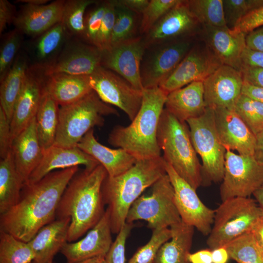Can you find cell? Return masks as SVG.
I'll return each mask as SVG.
<instances>
[{
	"label": "cell",
	"mask_w": 263,
	"mask_h": 263,
	"mask_svg": "<svg viewBox=\"0 0 263 263\" xmlns=\"http://www.w3.org/2000/svg\"><path fill=\"white\" fill-rule=\"evenodd\" d=\"M78 170V166L56 170L24 185L18 202L0 215V231L29 242L41 228L55 220L63 193Z\"/></svg>",
	"instance_id": "cell-1"
},
{
	"label": "cell",
	"mask_w": 263,
	"mask_h": 263,
	"mask_svg": "<svg viewBox=\"0 0 263 263\" xmlns=\"http://www.w3.org/2000/svg\"><path fill=\"white\" fill-rule=\"evenodd\" d=\"M100 164L78 171L70 181L59 201L56 219L70 218L68 242H74L92 229L106 210L102 187L107 176Z\"/></svg>",
	"instance_id": "cell-2"
},
{
	"label": "cell",
	"mask_w": 263,
	"mask_h": 263,
	"mask_svg": "<svg viewBox=\"0 0 263 263\" xmlns=\"http://www.w3.org/2000/svg\"><path fill=\"white\" fill-rule=\"evenodd\" d=\"M142 92L140 108L131 123L114 126L108 137L109 144L124 150L136 160L161 156L157 130L168 94L159 87Z\"/></svg>",
	"instance_id": "cell-3"
},
{
	"label": "cell",
	"mask_w": 263,
	"mask_h": 263,
	"mask_svg": "<svg viewBox=\"0 0 263 263\" xmlns=\"http://www.w3.org/2000/svg\"><path fill=\"white\" fill-rule=\"evenodd\" d=\"M162 156L137 160L125 172L114 177L107 175L102 192L110 210L112 232L118 234L126 223L128 212L142 192L166 174Z\"/></svg>",
	"instance_id": "cell-4"
},
{
	"label": "cell",
	"mask_w": 263,
	"mask_h": 263,
	"mask_svg": "<svg viewBox=\"0 0 263 263\" xmlns=\"http://www.w3.org/2000/svg\"><path fill=\"white\" fill-rule=\"evenodd\" d=\"M164 109L157 130V142L162 156L175 171L196 190L202 185V165L193 146L189 129Z\"/></svg>",
	"instance_id": "cell-5"
},
{
	"label": "cell",
	"mask_w": 263,
	"mask_h": 263,
	"mask_svg": "<svg viewBox=\"0 0 263 263\" xmlns=\"http://www.w3.org/2000/svg\"><path fill=\"white\" fill-rule=\"evenodd\" d=\"M119 115L117 110L103 102L92 90L79 100L59 108L58 123L53 146H77L83 137L94 127H101L104 117Z\"/></svg>",
	"instance_id": "cell-6"
},
{
	"label": "cell",
	"mask_w": 263,
	"mask_h": 263,
	"mask_svg": "<svg viewBox=\"0 0 263 263\" xmlns=\"http://www.w3.org/2000/svg\"><path fill=\"white\" fill-rule=\"evenodd\" d=\"M263 217V210L255 199L234 197L222 201L215 210L213 223L207 244L210 250L224 246L251 232Z\"/></svg>",
	"instance_id": "cell-7"
},
{
	"label": "cell",
	"mask_w": 263,
	"mask_h": 263,
	"mask_svg": "<svg viewBox=\"0 0 263 263\" xmlns=\"http://www.w3.org/2000/svg\"><path fill=\"white\" fill-rule=\"evenodd\" d=\"M191 140L202 160V184L222 181L226 150L218 135L214 109L207 107L201 116L188 120Z\"/></svg>",
	"instance_id": "cell-8"
},
{
	"label": "cell",
	"mask_w": 263,
	"mask_h": 263,
	"mask_svg": "<svg viewBox=\"0 0 263 263\" xmlns=\"http://www.w3.org/2000/svg\"><path fill=\"white\" fill-rule=\"evenodd\" d=\"M143 220L152 229L168 228L182 221L174 201V191L166 173L152 186L150 195L140 196L131 206L126 222Z\"/></svg>",
	"instance_id": "cell-9"
},
{
	"label": "cell",
	"mask_w": 263,
	"mask_h": 263,
	"mask_svg": "<svg viewBox=\"0 0 263 263\" xmlns=\"http://www.w3.org/2000/svg\"><path fill=\"white\" fill-rule=\"evenodd\" d=\"M263 185V166L253 155L236 154L226 150L220 187L222 202L234 197H250Z\"/></svg>",
	"instance_id": "cell-10"
},
{
	"label": "cell",
	"mask_w": 263,
	"mask_h": 263,
	"mask_svg": "<svg viewBox=\"0 0 263 263\" xmlns=\"http://www.w3.org/2000/svg\"><path fill=\"white\" fill-rule=\"evenodd\" d=\"M89 79L92 90L103 102L119 108L131 121L133 120L141 105L143 91L102 66L89 75Z\"/></svg>",
	"instance_id": "cell-11"
},
{
	"label": "cell",
	"mask_w": 263,
	"mask_h": 263,
	"mask_svg": "<svg viewBox=\"0 0 263 263\" xmlns=\"http://www.w3.org/2000/svg\"><path fill=\"white\" fill-rule=\"evenodd\" d=\"M187 39H180L152 46L144 55L141 77L144 89L159 87L176 68L193 46Z\"/></svg>",
	"instance_id": "cell-12"
},
{
	"label": "cell",
	"mask_w": 263,
	"mask_h": 263,
	"mask_svg": "<svg viewBox=\"0 0 263 263\" xmlns=\"http://www.w3.org/2000/svg\"><path fill=\"white\" fill-rule=\"evenodd\" d=\"M165 169L174 189L175 204L182 221L208 236L213 223L215 210L207 207L197 195L196 190L166 162Z\"/></svg>",
	"instance_id": "cell-13"
},
{
	"label": "cell",
	"mask_w": 263,
	"mask_h": 263,
	"mask_svg": "<svg viewBox=\"0 0 263 263\" xmlns=\"http://www.w3.org/2000/svg\"><path fill=\"white\" fill-rule=\"evenodd\" d=\"M101 58L102 50L79 38H71L51 64L38 68L45 75L63 73L89 75L101 66Z\"/></svg>",
	"instance_id": "cell-14"
},
{
	"label": "cell",
	"mask_w": 263,
	"mask_h": 263,
	"mask_svg": "<svg viewBox=\"0 0 263 263\" xmlns=\"http://www.w3.org/2000/svg\"><path fill=\"white\" fill-rule=\"evenodd\" d=\"M146 49L144 39L140 37L112 45L102 51L101 66L116 73L135 88L143 91L141 65Z\"/></svg>",
	"instance_id": "cell-15"
},
{
	"label": "cell",
	"mask_w": 263,
	"mask_h": 263,
	"mask_svg": "<svg viewBox=\"0 0 263 263\" xmlns=\"http://www.w3.org/2000/svg\"><path fill=\"white\" fill-rule=\"evenodd\" d=\"M223 65L205 44L193 46L176 68L159 87L168 94L195 81H204Z\"/></svg>",
	"instance_id": "cell-16"
},
{
	"label": "cell",
	"mask_w": 263,
	"mask_h": 263,
	"mask_svg": "<svg viewBox=\"0 0 263 263\" xmlns=\"http://www.w3.org/2000/svg\"><path fill=\"white\" fill-rule=\"evenodd\" d=\"M43 80L42 71L30 65L10 121L13 141L36 116L44 93Z\"/></svg>",
	"instance_id": "cell-17"
},
{
	"label": "cell",
	"mask_w": 263,
	"mask_h": 263,
	"mask_svg": "<svg viewBox=\"0 0 263 263\" xmlns=\"http://www.w3.org/2000/svg\"><path fill=\"white\" fill-rule=\"evenodd\" d=\"M243 82L241 71L221 65L203 81L206 106L233 110L242 94Z\"/></svg>",
	"instance_id": "cell-18"
},
{
	"label": "cell",
	"mask_w": 263,
	"mask_h": 263,
	"mask_svg": "<svg viewBox=\"0 0 263 263\" xmlns=\"http://www.w3.org/2000/svg\"><path fill=\"white\" fill-rule=\"evenodd\" d=\"M109 208L99 221L80 240L67 242L60 250L67 263H77L97 256H105L112 243Z\"/></svg>",
	"instance_id": "cell-19"
},
{
	"label": "cell",
	"mask_w": 263,
	"mask_h": 263,
	"mask_svg": "<svg viewBox=\"0 0 263 263\" xmlns=\"http://www.w3.org/2000/svg\"><path fill=\"white\" fill-rule=\"evenodd\" d=\"M199 24L187 0H179L146 34V48L187 36Z\"/></svg>",
	"instance_id": "cell-20"
},
{
	"label": "cell",
	"mask_w": 263,
	"mask_h": 263,
	"mask_svg": "<svg viewBox=\"0 0 263 263\" xmlns=\"http://www.w3.org/2000/svg\"><path fill=\"white\" fill-rule=\"evenodd\" d=\"M214 110L216 131L225 150L253 155L256 136L242 119L233 110L222 108Z\"/></svg>",
	"instance_id": "cell-21"
},
{
	"label": "cell",
	"mask_w": 263,
	"mask_h": 263,
	"mask_svg": "<svg viewBox=\"0 0 263 263\" xmlns=\"http://www.w3.org/2000/svg\"><path fill=\"white\" fill-rule=\"evenodd\" d=\"M65 2L57 0L41 5L24 4L17 11L13 23L15 28L23 35L39 36L61 21Z\"/></svg>",
	"instance_id": "cell-22"
},
{
	"label": "cell",
	"mask_w": 263,
	"mask_h": 263,
	"mask_svg": "<svg viewBox=\"0 0 263 263\" xmlns=\"http://www.w3.org/2000/svg\"><path fill=\"white\" fill-rule=\"evenodd\" d=\"M206 45L223 64L239 71L246 35L225 27L203 26Z\"/></svg>",
	"instance_id": "cell-23"
},
{
	"label": "cell",
	"mask_w": 263,
	"mask_h": 263,
	"mask_svg": "<svg viewBox=\"0 0 263 263\" xmlns=\"http://www.w3.org/2000/svg\"><path fill=\"white\" fill-rule=\"evenodd\" d=\"M99 164L95 159L77 147L68 148L53 146L44 151L40 162L25 185L36 182L56 169L79 165L84 166L86 169H93Z\"/></svg>",
	"instance_id": "cell-24"
},
{
	"label": "cell",
	"mask_w": 263,
	"mask_h": 263,
	"mask_svg": "<svg viewBox=\"0 0 263 263\" xmlns=\"http://www.w3.org/2000/svg\"><path fill=\"white\" fill-rule=\"evenodd\" d=\"M36 117V116H35ZM35 117L13 141L11 151L23 185L40 162L44 151L38 136Z\"/></svg>",
	"instance_id": "cell-25"
},
{
	"label": "cell",
	"mask_w": 263,
	"mask_h": 263,
	"mask_svg": "<svg viewBox=\"0 0 263 263\" xmlns=\"http://www.w3.org/2000/svg\"><path fill=\"white\" fill-rule=\"evenodd\" d=\"M70 218L56 219L41 228L28 242L35 254L32 263H49L68 242Z\"/></svg>",
	"instance_id": "cell-26"
},
{
	"label": "cell",
	"mask_w": 263,
	"mask_h": 263,
	"mask_svg": "<svg viewBox=\"0 0 263 263\" xmlns=\"http://www.w3.org/2000/svg\"><path fill=\"white\" fill-rule=\"evenodd\" d=\"M76 147L95 159L105 168L110 177L125 172L137 160L122 149H113L100 144L94 136V129L83 137Z\"/></svg>",
	"instance_id": "cell-27"
},
{
	"label": "cell",
	"mask_w": 263,
	"mask_h": 263,
	"mask_svg": "<svg viewBox=\"0 0 263 263\" xmlns=\"http://www.w3.org/2000/svg\"><path fill=\"white\" fill-rule=\"evenodd\" d=\"M165 107L182 122L201 116L207 108L203 82H193L169 93Z\"/></svg>",
	"instance_id": "cell-28"
},
{
	"label": "cell",
	"mask_w": 263,
	"mask_h": 263,
	"mask_svg": "<svg viewBox=\"0 0 263 263\" xmlns=\"http://www.w3.org/2000/svg\"><path fill=\"white\" fill-rule=\"evenodd\" d=\"M43 75L44 91L60 106L74 103L93 90L89 75L63 73Z\"/></svg>",
	"instance_id": "cell-29"
},
{
	"label": "cell",
	"mask_w": 263,
	"mask_h": 263,
	"mask_svg": "<svg viewBox=\"0 0 263 263\" xmlns=\"http://www.w3.org/2000/svg\"><path fill=\"white\" fill-rule=\"evenodd\" d=\"M70 37L60 21L39 36L33 38L27 53L30 65L43 68L57 56Z\"/></svg>",
	"instance_id": "cell-30"
},
{
	"label": "cell",
	"mask_w": 263,
	"mask_h": 263,
	"mask_svg": "<svg viewBox=\"0 0 263 263\" xmlns=\"http://www.w3.org/2000/svg\"><path fill=\"white\" fill-rule=\"evenodd\" d=\"M169 228L171 237L161 246L152 263H190L194 227L181 221Z\"/></svg>",
	"instance_id": "cell-31"
},
{
	"label": "cell",
	"mask_w": 263,
	"mask_h": 263,
	"mask_svg": "<svg viewBox=\"0 0 263 263\" xmlns=\"http://www.w3.org/2000/svg\"><path fill=\"white\" fill-rule=\"evenodd\" d=\"M29 65L30 60L27 52L20 50L10 70L0 82V106L10 122Z\"/></svg>",
	"instance_id": "cell-32"
},
{
	"label": "cell",
	"mask_w": 263,
	"mask_h": 263,
	"mask_svg": "<svg viewBox=\"0 0 263 263\" xmlns=\"http://www.w3.org/2000/svg\"><path fill=\"white\" fill-rule=\"evenodd\" d=\"M23 183L15 165L12 151L0 161V215L19 201Z\"/></svg>",
	"instance_id": "cell-33"
},
{
	"label": "cell",
	"mask_w": 263,
	"mask_h": 263,
	"mask_svg": "<svg viewBox=\"0 0 263 263\" xmlns=\"http://www.w3.org/2000/svg\"><path fill=\"white\" fill-rule=\"evenodd\" d=\"M58 114V104L44 91L35 117L37 131L43 151L54 144Z\"/></svg>",
	"instance_id": "cell-34"
},
{
	"label": "cell",
	"mask_w": 263,
	"mask_h": 263,
	"mask_svg": "<svg viewBox=\"0 0 263 263\" xmlns=\"http://www.w3.org/2000/svg\"><path fill=\"white\" fill-rule=\"evenodd\" d=\"M224 247L229 258L238 263H263V250L253 233H246Z\"/></svg>",
	"instance_id": "cell-35"
},
{
	"label": "cell",
	"mask_w": 263,
	"mask_h": 263,
	"mask_svg": "<svg viewBox=\"0 0 263 263\" xmlns=\"http://www.w3.org/2000/svg\"><path fill=\"white\" fill-rule=\"evenodd\" d=\"M34 258L28 242L0 231V263H32Z\"/></svg>",
	"instance_id": "cell-36"
},
{
	"label": "cell",
	"mask_w": 263,
	"mask_h": 263,
	"mask_svg": "<svg viewBox=\"0 0 263 263\" xmlns=\"http://www.w3.org/2000/svg\"><path fill=\"white\" fill-rule=\"evenodd\" d=\"M188 8L203 26L225 27L223 0H187Z\"/></svg>",
	"instance_id": "cell-37"
},
{
	"label": "cell",
	"mask_w": 263,
	"mask_h": 263,
	"mask_svg": "<svg viewBox=\"0 0 263 263\" xmlns=\"http://www.w3.org/2000/svg\"><path fill=\"white\" fill-rule=\"evenodd\" d=\"M97 2L94 0H65L61 22L71 38L81 39L87 8Z\"/></svg>",
	"instance_id": "cell-38"
},
{
	"label": "cell",
	"mask_w": 263,
	"mask_h": 263,
	"mask_svg": "<svg viewBox=\"0 0 263 263\" xmlns=\"http://www.w3.org/2000/svg\"><path fill=\"white\" fill-rule=\"evenodd\" d=\"M233 111L255 136L263 130V103L241 94Z\"/></svg>",
	"instance_id": "cell-39"
},
{
	"label": "cell",
	"mask_w": 263,
	"mask_h": 263,
	"mask_svg": "<svg viewBox=\"0 0 263 263\" xmlns=\"http://www.w3.org/2000/svg\"><path fill=\"white\" fill-rule=\"evenodd\" d=\"M23 35L15 28L1 37L0 47V82L5 77L20 51Z\"/></svg>",
	"instance_id": "cell-40"
},
{
	"label": "cell",
	"mask_w": 263,
	"mask_h": 263,
	"mask_svg": "<svg viewBox=\"0 0 263 263\" xmlns=\"http://www.w3.org/2000/svg\"><path fill=\"white\" fill-rule=\"evenodd\" d=\"M171 235L169 227L152 230L149 241L138 249L128 263H152L161 246L171 238Z\"/></svg>",
	"instance_id": "cell-41"
},
{
	"label": "cell",
	"mask_w": 263,
	"mask_h": 263,
	"mask_svg": "<svg viewBox=\"0 0 263 263\" xmlns=\"http://www.w3.org/2000/svg\"><path fill=\"white\" fill-rule=\"evenodd\" d=\"M115 7L116 18L110 46L134 37L136 26V13L124 7Z\"/></svg>",
	"instance_id": "cell-42"
},
{
	"label": "cell",
	"mask_w": 263,
	"mask_h": 263,
	"mask_svg": "<svg viewBox=\"0 0 263 263\" xmlns=\"http://www.w3.org/2000/svg\"><path fill=\"white\" fill-rule=\"evenodd\" d=\"M226 26L233 29L238 21L250 12L263 6V0H223Z\"/></svg>",
	"instance_id": "cell-43"
},
{
	"label": "cell",
	"mask_w": 263,
	"mask_h": 263,
	"mask_svg": "<svg viewBox=\"0 0 263 263\" xmlns=\"http://www.w3.org/2000/svg\"><path fill=\"white\" fill-rule=\"evenodd\" d=\"M179 0H151L143 12L140 26L142 34H147L152 27Z\"/></svg>",
	"instance_id": "cell-44"
},
{
	"label": "cell",
	"mask_w": 263,
	"mask_h": 263,
	"mask_svg": "<svg viewBox=\"0 0 263 263\" xmlns=\"http://www.w3.org/2000/svg\"><path fill=\"white\" fill-rule=\"evenodd\" d=\"M107 6V1H104L85 14L84 28L81 40L94 45Z\"/></svg>",
	"instance_id": "cell-45"
},
{
	"label": "cell",
	"mask_w": 263,
	"mask_h": 263,
	"mask_svg": "<svg viewBox=\"0 0 263 263\" xmlns=\"http://www.w3.org/2000/svg\"><path fill=\"white\" fill-rule=\"evenodd\" d=\"M115 18V7L111 0H107L106 11L94 45L102 51L110 47Z\"/></svg>",
	"instance_id": "cell-46"
},
{
	"label": "cell",
	"mask_w": 263,
	"mask_h": 263,
	"mask_svg": "<svg viewBox=\"0 0 263 263\" xmlns=\"http://www.w3.org/2000/svg\"><path fill=\"white\" fill-rule=\"evenodd\" d=\"M133 226L127 222L123 225L105 256L106 263H125L126 242Z\"/></svg>",
	"instance_id": "cell-47"
},
{
	"label": "cell",
	"mask_w": 263,
	"mask_h": 263,
	"mask_svg": "<svg viewBox=\"0 0 263 263\" xmlns=\"http://www.w3.org/2000/svg\"><path fill=\"white\" fill-rule=\"evenodd\" d=\"M263 26V6L252 11L242 18L233 30L245 35Z\"/></svg>",
	"instance_id": "cell-48"
},
{
	"label": "cell",
	"mask_w": 263,
	"mask_h": 263,
	"mask_svg": "<svg viewBox=\"0 0 263 263\" xmlns=\"http://www.w3.org/2000/svg\"><path fill=\"white\" fill-rule=\"evenodd\" d=\"M12 138L10 122L0 106V156L3 159L11 151Z\"/></svg>",
	"instance_id": "cell-49"
},
{
	"label": "cell",
	"mask_w": 263,
	"mask_h": 263,
	"mask_svg": "<svg viewBox=\"0 0 263 263\" xmlns=\"http://www.w3.org/2000/svg\"><path fill=\"white\" fill-rule=\"evenodd\" d=\"M17 10L16 7L7 0H0V33L13 24L16 18Z\"/></svg>",
	"instance_id": "cell-50"
},
{
	"label": "cell",
	"mask_w": 263,
	"mask_h": 263,
	"mask_svg": "<svg viewBox=\"0 0 263 263\" xmlns=\"http://www.w3.org/2000/svg\"><path fill=\"white\" fill-rule=\"evenodd\" d=\"M241 69L244 67L263 69V52L245 47L241 58Z\"/></svg>",
	"instance_id": "cell-51"
},
{
	"label": "cell",
	"mask_w": 263,
	"mask_h": 263,
	"mask_svg": "<svg viewBox=\"0 0 263 263\" xmlns=\"http://www.w3.org/2000/svg\"><path fill=\"white\" fill-rule=\"evenodd\" d=\"M245 43L247 48L263 52V26L246 34Z\"/></svg>",
	"instance_id": "cell-52"
},
{
	"label": "cell",
	"mask_w": 263,
	"mask_h": 263,
	"mask_svg": "<svg viewBox=\"0 0 263 263\" xmlns=\"http://www.w3.org/2000/svg\"><path fill=\"white\" fill-rule=\"evenodd\" d=\"M244 80L263 88V69L244 67L241 70Z\"/></svg>",
	"instance_id": "cell-53"
},
{
	"label": "cell",
	"mask_w": 263,
	"mask_h": 263,
	"mask_svg": "<svg viewBox=\"0 0 263 263\" xmlns=\"http://www.w3.org/2000/svg\"><path fill=\"white\" fill-rule=\"evenodd\" d=\"M150 0H113V3L116 6L126 8L136 14L143 12Z\"/></svg>",
	"instance_id": "cell-54"
},
{
	"label": "cell",
	"mask_w": 263,
	"mask_h": 263,
	"mask_svg": "<svg viewBox=\"0 0 263 263\" xmlns=\"http://www.w3.org/2000/svg\"><path fill=\"white\" fill-rule=\"evenodd\" d=\"M242 94L263 103V88L244 80Z\"/></svg>",
	"instance_id": "cell-55"
},
{
	"label": "cell",
	"mask_w": 263,
	"mask_h": 263,
	"mask_svg": "<svg viewBox=\"0 0 263 263\" xmlns=\"http://www.w3.org/2000/svg\"><path fill=\"white\" fill-rule=\"evenodd\" d=\"M190 263H212V251L209 249H203L188 256Z\"/></svg>",
	"instance_id": "cell-56"
},
{
	"label": "cell",
	"mask_w": 263,
	"mask_h": 263,
	"mask_svg": "<svg viewBox=\"0 0 263 263\" xmlns=\"http://www.w3.org/2000/svg\"><path fill=\"white\" fill-rule=\"evenodd\" d=\"M211 251L212 263H227L229 256L224 246L216 248Z\"/></svg>",
	"instance_id": "cell-57"
},
{
	"label": "cell",
	"mask_w": 263,
	"mask_h": 263,
	"mask_svg": "<svg viewBox=\"0 0 263 263\" xmlns=\"http://www.w3.org/2000/svg\"><path fill=\"white\" fill-rule=\"evenodd\" d=\"M256 143L253 156L263 166V130L256 136Z\"/></svg>",
	"instance_id": "cell-58"
},
{
	"label": "cell",
	"mask_w": 263,
	"mask_h": 263,
	"mask_svg": "<svg viewBox=\"0 0 263 263\" xmlns=\"http://www.w3.org/2000/svg\"><path fill=\"white\" fill-rule=\"evenodd\" d=\"M251 232L260 246L263 248V217L255 224Z\"/></svg>",
	"instance_id": "cell-59"
},
{
	"label": "cell",
	"mask_w": 263,
	"mask_h": 263,
	"mask_svg": "<svg viewBox=\"0 0 263 263\" xmlns=\"http://www.w3.org/2000/svg\"><path fill=\"white\" fill-rule=\"evenodd\" d=\"M259 206L263 210V185L253 194Z\"/></svg>",
	"instance_id": "cell-60"
},
{
	"label": "cell",
	"mask_w": 263,
	"mask_h": 263,
	"mask_svg": "<svg viewBox=\"0 0 263 263\" xmlns=\"http://www.w3.org/2000/svg\"><path fill=\"white\" fill-rule=\"evenodd\" d=\"M48 1H49L48 0H18L16 2L34 5H41L46 4Z\"/></svg>",
	"instance_id": "cell-61"
},
{
	"label": "cell",
	"mask_w": 263,
	"mask_h": 263,
	"mask_svg": "<svg viewBox=\"0 0 263 263\" xmlns=\"http://www.w3.org/2000/svg\"><path fill=\"white\" fill-rule=\"evenodd\" d=\"M77 263H106L105 256H97L84 260Z\"/></svg>",
	"instance_id": "cell-62"
},
{
	"label": "cell",
	"mask_w": 263,
	"mask_h": 263,
	"mask_svg": "<svg viewBox=\"0 0 263 263\" xmlns=\"http://www.w3.org/2000/svg\"><path fill=\"white\" fill-rule=\"evenodd\" d=\"M53 263V261H52V262H50V263Z\"/></svg>",
	"instance_id": "cell-63"
},
{
	"label": "cell",
	"mask_w": 263,
	"mask_h": 263,
	"mask_svg": "<svg viewBox=\"0 0 263 263\" xmlns=\"http://www.w3.org/2000/svg\"><path fill=\"white\" fill-rule=\"evenodd\" d=\"M262 249H263V248H262Z\"/></svg>",
	"instance_id": "cell-64"
}]
</instances>
